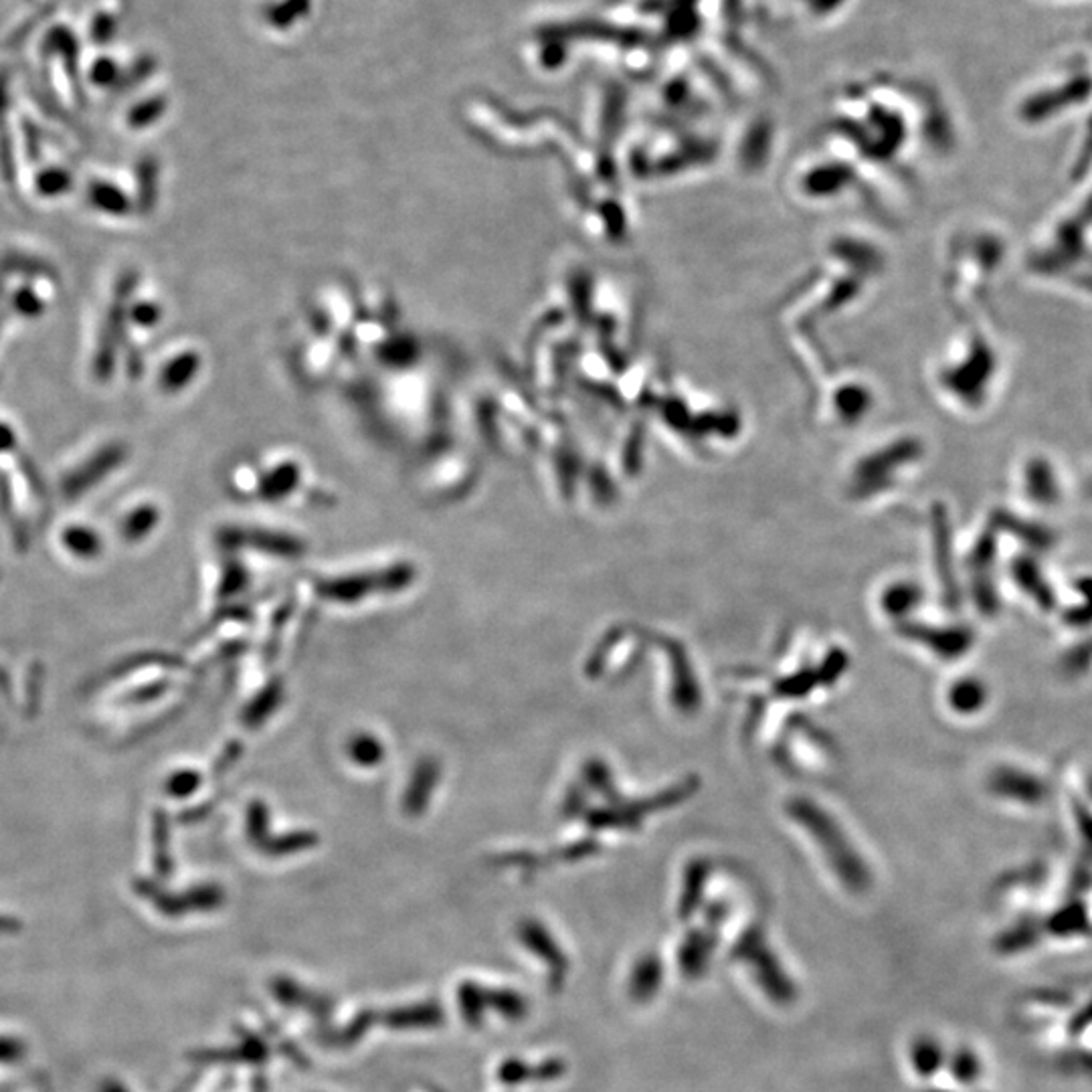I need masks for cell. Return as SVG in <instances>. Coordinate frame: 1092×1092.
Here are the masks:
<instances>
[{
  "mask_svg": "<svg viewBox=\"0 0 1092 1092\" xmlns=\"http://www.w3.org/2000/svg\"><path fill=\"white\" fill-rule=\"evenodd\" d=\"M793 812L801 824H805L814 831L817 842L828 847L831 864L840 872V877L846 878L847 886L852 891H861L868 884L866 870L861 866L860 858L856 860L852 847L847 846L844 836H840V831L836 830L828 816H821V812H817L812 803H795Z\"/></svg>",
  "mask_w": 1092,
  "mask_h": 1092,
  "instance_id": "1",
  "label": "cell"
},
{
  "mask_svg": "<svg viewBox=\"0 0 1092 1092\" xmlns=\"http://www.w3.org/2000/svg\"><path fill=\"white\" fill-rule=\"evenodd\" d=\"M912 1064L915 1068L929 1077L933 1073H937L943 1064V1050L938 1047L935 1040H929L924 1038L921 1042H917V1047L912 1048Z\"/></svg>",
  "mask_w": 1092,
  "mask_h": 1092,
  "instance_id": "2",
  "label": "cell"
},
{
  "mask_svg": "<svg viewBox=\"0 0 1092 1092\" xmlns=\"http://www.w3.org/2000/svg\"><path fill=\"white\" fill-rule=\"evenodd\" d=\"M660 975H662V968L656 957H647L644 961H640L637 971H635V979H637L635 994H640L642 1000L652 998V994H656V989L660 985Z\"/></svg>",
  "mask_w": 1092,
  "mask_h": 1092,
  "instance_id": "3",
  "label": "cell"
},
{
  "mask_svg": "<svg viewBox=\"0 0 1092 1092\" xmlns=\"http://www.w3.org/2000/svg\"><path fill=\"white\" fill-rule=\"evenodd\" d=\"M979 1070H982V1064H979V1058L975 1056V1052H971V1050H961V1052L955 1056L953 1075L955 1078H959L961 1082H973L975 1078L979 1077Z\"/></svg>",
  "mask_w": 1092,
  "mask_h": 1092,
  "instance_id": "4",
  "label": "cell"
},
{
  "mask_svg": "<svg viewBox=\"0 0 1092 1092\" xmlns=\"http://www.w3.org/2000/svg\"><path fill=\"white\" fill-rule=\"evenodd\" d=\"M917 597V593L907 586L894 587L893 591H889L886 600H884V605L889 611L893 614H905L907 609H910L912 605V600Z\"/></svg>",
  "mask_w": 1092,
  "mask_h": 1092,
  "instance_id": "5",
  "label": "cell"
}]
</instances>
